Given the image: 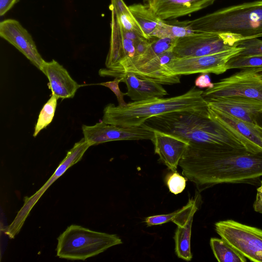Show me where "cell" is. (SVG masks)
<instances>
[{
  "label": "cell",
  "mask_w": 262,
  "mask_h": 262,
  "mask_svg": "<svg viewBox=\"0 0 262 262\" xmlns=\"http://www.w3.org/2000/svg\"><path fill=\"white\" fill-rule=\"evenodd\" d=\"M179 166L199 192L222 183L255 185L262 176V151L189 144Z\"/></svg>",
  "instance_id": "obj_1"
},
{
  "label": "cell",
  "mask_w": 262,
  "mask_h": 262,
  "mask_svg": "<svg viewBox=\"0 0 262 262\" xmlns=\"http://www.w3.org/2000/svg\"><path fill=\"white\" fill-rule=\"evenodd\" d=\"M142 125L177 136L189 144L213 145L229 148H245L209 117L208 107L165 114L150 118Z\"/></svg>",
  "instance_id": "obj_2"
},
{
  "label": "cell",
  "mask_w": 262,
  "mask_h": 262,
  "mask_svg": "<svg viewBox=\"0 0 262 262\" xmlns=\"http://www.w3.org/2000/svg\"><path fill=\"white\" fill-rule=\"evenodd\" d=\"M179 24L195 32L218 34L234 47L240 41L262 37V0L226 7Z\"/></svg>",
  "instance_id": "obj_3"
},
{
  "label": "cell",
  "mask_w": 262,
  "mask_h": 262,
  "mask_svg": "<svg viewBox=\"0 0 262 262\" xmlns=\"http://www.w3.org/2000/svg\"><path fill=\"white\" fill-rule=\"evenodd\" d=\"M203 92L193 86L184 94L174 97L133 101L123 106L109 103L103 110L102 121L123 127L139 126L150 118L165 114L206 109L208 106L203 97Z\"/></svg>",
  "instance_id": "obj_4"
},
{
  "label": "cell",
  "mask_w": 262,
  "mask_h": 262,
  "mask_svg": "<svg viewBox=\"0 0 262 262\" xmlns=\"http://www.w3.org/2000/svg\"><path fill=\"white\" fill-rule=\"evenodd\" d=\"M121 244V239L116 234L71 225L57 238L56 256L68 260H85Z\"/></svg>",
  "instance_id": "obj_5"
},
{
  "label": "cell",
  "mask_w": 262,
  "mask_h": 262,
  "mask_svg": "<svg viewBox=\"0 0 262 262\" xmlns=\"http://www.w3.org/2000/svg\"><path fill=\"white\" fill-rule=\"evenodd\" d=\"M203 97L209 99L241 97L262 101V69L246 68L214 83L203 91Z\"/></svg>",
  "instance_id": "obj_6"
},
{
  "label": "cell",
  "mask_w": 262,
  "mask_h": 262,
  "mask_svg": "<svg viewBox=\"0 0 262 262\" xmlns=\"http://www.w3.org/2000/svg\"><path fill=\"white\" fill-rule=\"evenodd\" d=\"M215 229L220 237L246 258L262 262V230L233 220L219 221Z\"/></svg>",
  "instance_id": "obj_7"
},
{
  "label": "cell",
  "mask_w": 262,
  "mask_h": 262,
  "mask_svg": "<svg viewBox=\"0 0 262 262\" xmlns=\"http://www.w3.org/2000/svg\"><path fill=\"white\" fill-rule=\"evenodd\" d=\"M90 146V144L84 138L75 143L44 185L32 195L25 198L23 206L12 222L5 229V232L6 235L10 238H13L19 232L31 210L42 195L70 167L81 160L83 155Z\"/></svg>",
  "instance_id": "obj_8"
},
{
  "label": "cell",
  "mask_w": 262,
  "mask_h": 262,
  "mask_svg": "<svg viewBox=\"0 0 262 262\" xmlns=\"http://www.w3.org/2000/svg\"><path fill=\"white\" fill-rule=\"evenodd\" d=\"M241 48L234 46L228 50L205 56L174 58L164 66L165 70L173 75H187L197 73H212L219 75L228 70L229 60L241 51Z\"/></svg>",
  "instance_id": "obj_9"
},
{
  "label": "cell",
  "mask_w": 262,
  "mask_h": 262,
  "mask_svg": "<svg viewBox=\"0 0 262 262\" xmlns=\"http://www.w3.org/2000/svg\"><path fill=\"white\" fill-rule=\"evenodd\" d=\"M82 131L91 146L115 141L151 140L154 135L152 130L142 125L123 127L102 121L93 125H82Z\"/></svg>",
  "instance_id": "obj_10"
},
{
  "label": "cell",
  "mask_w": 262,
  "mask_h": 262,
  "mask_svg": "<svg viewBox=\"0 0 262 262\" xmlns=\"http://www.w3.org/2000/svg\"><path fill=\"white\" fill-rule=\"evenodd\" d=\"M232 47L218 34L195 32L178 38L172 52L175 58H184L215 54Z\"/></svg>",
  "instance_id": "obj_11"
},
{
  "label": "cell",
  "mask_w": 262,
  "mask_h": 262,
  "mask_svg": "<svg viewBox=\"0 0 262 262\" xmlns=\"http://www.w3.org/2000/svg\"><path fill=\"white\" fill-rule=\"evenodd\" d=\"M209 117L238 140L248 150L262 151V129L208 106Z\"/></svg>",
  "instance_id": "obj_12"
},
{
  "label": "cell",
  "mask_w": 262,
  "mask_h": 262,
  "mask_svg": "<svg viewBox=\"0 0 262 262\" xmlns=\"http://www.w3.org/2000/svg\"><path fill=\"white\" fill-rule=\"evenodd\" d=\"M208 105L242 120L257 129V119L262 114V101L241 97H224L206 100Z\"/></svg>",
  "instance_id": "obj_13"
},
{
  "label": "cell",
  "mask_w": 262,
  "mask_h": 262,
  "mask_svg": "<svg viewBox=\"0 0 262 262\" xmlns=\"http://www.w3.org/2000/svg\"><path fill=\"white\" fill-rule=\"evenodd\" d=\"M0 36L15 47L40 70L45 62L30 34L17 20L8 19L0 23Z\"/></svg>",
  "instance_id": "obj_14"
},
{
  "label": "cell",
  "mask_w": 262,
  "mask_h": 262,
  "mask_svg": "<svg viewBox=\"0 0 262 262\" xmlns=\"http://www.w3.org/2000/svg\"><path fill=\"white\" fill-rule=\"evenodd\" d=\"M215 0H144L148 7L162 20L187 15L212 5Z\"/></svg>",
  "instance_id": "obj_15"
},
{
  "label": "cell",
  "mask_w": 262,
  "mask_h": 262,
  "mask_svg": "<svg viewBox=\"0 0 262 262\" xmlns=\"http://www.w3.org/2000/svg\"><path fill=\"white\" fill-rule=\"evenodd\" d=\"M152 130L154 135L151 141L154 145L155 153L171 171H176L189 143L172 135Z\"/></svg>",
  "instance_id": "obj_16"
},
{
  "label": "cell",
  "mask_w": 262,
  "mask_h": 262,
  "mask_svg": "<svg viewBox=\"0 0 262 262\" xmlns=\"http://www.w3.org/2000/svg\"><path fill=\"white\" fill-rule=\"evenodd\" d=\"M112 11V33L110 48L107 54L106 68L114 71H119L121 63L136 54L134 40L124 37L121 33L116 14Z\"/></svg>",
  "instance_id": "obj_17"
},
{
  "label": "cell",
  "mask_w": 262,
  "mask_h": 262,
  "mask_svg": "<svg viewBox=\"0 0 262 262\" xmlns=\"http://www.w3.org/2000/svg\"><path fill=\"white\" fill-rule=\"evenodd\" d=\"M40 70L49 80L48 87L58 99L74 97L81 86L70 75L67 70L56 60L45 61Z\"/></svg>",
  "instance_id": "obj_18"
},
{
  "label": "cell",
  "mask_w": 262,
  "mask_h": 262,
  "mask_svg": "<svg viewBox=\"0 0 262 262\" xmlns=\"http://www.w3.org/2000/svg\"><path fill=\"white\" fill-rule=\"evenodd\" d=\"M112 76L122 78L127 86L126 96L133 101H142L152 98H162L168 95L161 84L143 79L130 72L113 71Z\"/></svg>",
  "instance_id": "obj_19"
},
{
  "label": "cell",
  "mask_w": 262,
  "mask_h": 262,
  "mask_svg": "<svg viewBox=\"0 0 262 262\" xmlns=\"http://www.w3.org/2000/svg\"><path fill=\"white\" fill-rule=\"evenodd\" d=\"M174 58L172 50L165 52L145 65L125 72L134 73L138 77L154 81L161 84H173L180 82V76L169 74L164 66Z\"/></svg>",
  "instance_id": "obj_20"
},
{
  "label": "cell",
  "mask_w": 262,
  "mask_h": 262,
  "mask_svg": "<svg viewBox=\"0 0 262 262\" xmlns=\"http://www.w3.org/2000/svg\"><path fill=\"white\" fill-rule=\"evenodd\" d=\"M178 38L151 37L150 45L142 55L134 57L123 61L120 64L119 72H125L141 67L159 55L172 50Z\"/></svg>",
  "instance_id": "obj_21"
},
{
  "label": "cell",
  "mask_w": 262,
  "mask_h": 262,
  "mask_svg": "<svg viewBox=\"0 0 262 262\" xmlns=\"http://www.w3.org/2000/svg\"><path fill=\"white\" fill-rule=\"evenodd\" d=\"M128 8L145 37L149 39L152 33L162 19L145 4H133L128 6Z\"/></svg>",
  "instance_id": "obj_22"
},
{
  "label": "cell",
  "mask_w": 262,
  "mask_h": 262,
  "mask_svg": "<svg viewBox=\"0 0 262 262\" xmlns=\"http://www.w3.org/2000/svg\"><path fill=\"white\" fill-rule=\"evenodd\" d=\"M193 218L191 217L183 226H177L173 237L176 254L179 258L186 261H190L192 258L190 239Z\"/></svg>",
  "instance_id": "obj_23"
},
{
  "label": "cell",
  "mask_w": 262,
  "mask_h": 262,
  "mask_svg": "<svg viewBox=\"0 0 262 262\" xmlns=\"http://www.w3.org/2000/svg\"><path fill=\"white\" fill-rule=\"evenodd\" d=\"M210 245L219 262H246V258L223 239L211 237Z\"/></svg>",
  "instance_id": "obj_24"
},
{
  "label": "cell",
  "mask_w": 262,
  "mask_h": 262,
  "mask_svg": "<svg viewBox=\"0 0 262 262\" xmlns=\"http://www.w3.org/2000/svg\"><path fill=\"white\" fill-rule=\"evenodd\" d=\"M195 31L187 27L167 24L162 20L159 24L151 37L180 38L193 34Z\"/></svg>",
  "instance_id": "obj_25"
},
{
  "label": "cell",
  "mask_w": 262,
  "mask_h": 262,
  "mask_svg": "<svg viewBox=\"0 0 262 262\" xmlns=\"http://www.w3.org/2000/svg\"><path fill=\"white\" fill-rule=\"evenodd\" d=\"M58 98L54 95L44 104L40 111L33 134L34 137L43 129L46 128L52 121L57 104Z\"/></svg>",
  "instance_id": "obj_26"
},
{
  "label": "cell",
  "mask_w": 262,
  "mask_h": 262,
  "mask_svg": "<svg viewBox=\"0 0 262 262\" xmlns=\"http://www.w3.org/2000/svg\"><path fill=\"white\" fill-rule=\"evenodd\" d=\"M227 67L228 70L251 68L262 69V55L252 56L237 55L229 60Z\"/></svg>",
  "instance_id": "obj_27"
},
{
  "label": "cell",
  "mask_w": 262,
  "mask_h": 262,
  "mask_svg": "<svg viewBox=\"0 0 262 262\" xmlns=\"http://www.w3.org/2000/svg\"><path fill=\"white\" fill-rule=\"evenodd\" d=\"M235 46L242 50L238 55L241 56H252L262 55V40L258 38H252L240 41Z\"/></svg>",
  "instance_id": "obj_28"
},
{
  "label": "cell",
  "mask_w": 262,
  "mask_h": 262,
  "mask_svg": "<svg viewBox=\"0 0 262 262\" xmlns=\"http://www.w3.org/2000/svg\"><path fill=\"white\" fill-rule=\"evenodd\" d=\"M188 179L180 175L177 171H171L166 176V183L169 191L178 194L183 191Z\"/></svg>",
  "instance_id": "obj_29"
},
{
  "label": "cell",
  "mask_w": 262,
  "mask_h": 262,
  "mask_svg": "<svg viewBox=\"0 0 262 262\" xmlns=\"http://www.w3.org/2000/svg\"><path fill=\"white\" fill-rule=\"evenodd\" d=\"M116 17L120 26L123 29L134 32L145 37L141 29L134 18L131 12L121 14L118 16L116 15Z\"/></svg>",
  "instance_id": "obj_30"
},
{
  "label": "cell",
  "mask_w": 262,
  "mask_h": 262,
  "mask_svg": "<svg viewBox=\"0 0 262 262\" xmlns=\"http://www.w3.org/2000/svg\"><path fill=\"white\" fill-rule=\"evenodd\" d=\"M121 82H122V78H115L113 81L102 82L98 84L110 89L116 95L119 103L118 105L123 106L127 104L124 100V96L126 95V93H124L120 91L119 84Z\"/></svg>",
  "instance_id": "obj_31"
},
{
  "label": "cell",
  "mask_w": 262,
  "mask_h": 262,
  "mask_svg": "<svg viewBox=\"0 0 262 262\" xmlns=\"http://www.w3.org/2000/svg\"><path fill=\"white\" fill-rule=\"evenodd\" d=\"M110 9L118 16L123 13H129L130 11L123 0H111Z\"/></svg>",
  "instance_id": "obj_32"
},
{
  "label": "cell",
  "mask_w": 262,
  "mask_h": 262,
  "mask_svg": "<svg viewBox=\"0 0 262 262\" xmlns=\"http://www.w3.org/2000/svg\"><path fill=\"white\" fill-rule=\"evenodd\" d=\"M195 86L200 89H210L214 85L211 81L208 73H202L195 80Z\"/></svg>",
  "instance_id": "obj_33"
},
{
  "label": "cell",
  "mask_w": 262,
  "mask_h": 262,
  "mask_svg": "<svg viewBox=\"0 0 262 262\" xmlns=\"http://www.w3.org/2000/svg\"><path fill=\"white\" fill-rule=\"evenodd\" d=\"M260 186L257 189L253 208L256 212L262 213V181H260Z\"/></svg>",
  "instance_id": "obj_34"
},
{
  "label": "cell",
  "mask_w": 262,
  "mask_h": 262,
  "mask_svg": "<svg viewBox=\"0 0 262 262\" xmlns=\"http://www.w3.org/2000/svg\"><path fill=\"white\" fill-rule=\"evenodd\" d=\"M18 0H0V15H5Z\"/></svg>",
  "instance_id": "obj_35"
},
{
  "label": "cell",
  "mask_w": 262,
  "mask_h": 262,
  "mask_svg": "<svg viewBox=\"0 0 262 262\" xmlns=\"http://www.w3.org/2000/svg\"><path fill=\"white\" fill-rule=\"evenodd\" d=\"M257 121L258 124L262 128V114L260 115L257 119Z\"/></svg>",
  "instance_id": "obj_36"
}]
</instances>
